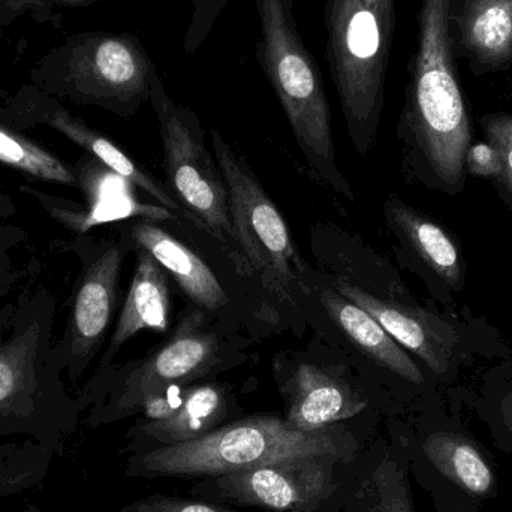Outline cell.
<instances>
[{
	"mask_svg": "<svg viewBox=\"0 0 512 512\" xmlns=\"http://www.w3.org/2000/svg\"><path fill=\"white\" fill-rule=\"evenodd\" d=\"M480 126L487 143L495 147L501 159V174L493 185L512 212V113L484 114Z\"/></svg>",
	"mask_w": 512,
	"mask_h": 512,
	"instance_id": "obj_26",
	"label": "cell"
},
{
	"mask_svg": "<svg viewBox=\"0 0 512 512\" xmlns=\"http://www.w3.org/2000/svg\"><path fill=\"white\" fill-rule=\"evenodd\" d=\"M234 406L224 385L192 384L182 405L165 420L137 421L126 432L122 453L143 454L159 448L188 444L231 423Z\"/></svg>",
	"mask_w": 512,
	"mask_h": 512,
	"instance_id": "obj_17",
	"label": "cell"
},
{
	"mask_svg": "<svg viewBox=\"0 0 512 512\" xmlns=\"http://www.w3.org/2000/svg\"><path fill=\"white\" fill-rule=\"evenodd\" d=\"M450 39L474 77L512 69V0H451Z\"/></svg>",
	"mask_w": 512,
	"mask_h": 512,
	"instance_id": "obj_16",
	"label": "cell"
},
{
	"mask_svg": "<svg viewBox=\"0 0 512 512\" xmlns=\"http://www.w3.org/2000/svg\"><path fill=\"white\" fill-rule=\"evenodd\" d=\"M26 239V233L17 225L0 222V285L15 279H26L32 274L33 268H15L12 249Z\"/></svg>",
	"mask_w": 512,
	"mask_h": 512,
	"instance_id": "obj_30",
	"label": "cell"
},
{
	"mask_svg": "<svg viewBox=\"0 0 512 512\" xmlns=\"http://www.w3.org/2000/svg\"><path fill=\"white\" fill-rule=\"evenodd\" d=\"M285 421L303 432H318L366 414L369 397L345 378L315 364L303 363L280 384Z\"/></svg>",
	"mask_w": 512,
	"mask_h": 512,
	"instance_id": "obj_15",
	"label": "cell"
},
{
	"mask_svg": "<svg viewBox=\"0 0 512 512\" xmlns=\"http://www.w3.org/2000/svg\"><path fill=\"white\" fill-rule=\"evenodd\" d=\"M56 315V295L33 282L0 315V438L27 436L63 457L87 406L51 360Z\"/></svg>",
	"mask_w": 512,
	"mask_h": 512,
	"instance_id": "obj_2",
	"label": "cell"
},
{
	"mask_svg": "<svg viewBox=\"0 0 512 512\" xmlns=\"http://www.w3.org/2000/svg\"><path fill=\"white\" fill-rule=\"evenodd\" d=\"M80 261V273L69 298V312L62 337L53 343L51 360L77 384L107 339L119 301L120 273L125 261V239L98 240L78 234L62 243Z\"/></svg>",
	"mask_w": 512,
	"mask_h": 512,
	"instance_id": "obj_10",
	"label": "cell"
},
{
	"mask_svg": "<svg viewBox=\"0 0 512 512\" xmlns=\"http://www.w3.org/2000/svg\"><path fill=\"white\" fill-rule=\"evenodd\" d=\"M343 512H415L405 445L396 432L370 445L366 466Z\"/></svg>",
	"mask_w": 512,
	"mask_h": 512,
	"instance_id": "obj_20",
	"label": "cell"
},
{
	"mask_svg": "<svg viewBox=\"0 0 512 512\" xmlns=\"http://www.w3.org/2000/svg\"><path fill=\"white\" fill-rule=\"evenodd\" d=\"M0 222H6V221H2V219H0Z\"/></svg>",
	"mask_w": 512,
	"mask_h": 512,
	"instance_id": "obj_34",
	"label": "cell"
},
{
	"mask_svg": "<svg viewBox=\"0 0 512 512\" xmlns=\"http://www.w3.org/2000/svg\"><path fill=\"white\" fill-rule=\"evenodd\" d=\"M171 310L170 274L152 255L138 249L134 276L116 328L98 370L83 388V393L95 390L107 379L113 370L114 358L135 334L141 331L165 333L170 328Z\"/></svg>",
	"mask_w": 512,
	"mask_h": 512,
	"instance_id": "obj_18",
	"label": "cell"
},
{
	"mask_svg": "<svg viewBox=\"0 0 512 512\" xmlns=\"http://www.w3.org/2000/svg\"><path fill=\"white\" fill-rule=\"evenodd\" d=\"M120 512H239L234 507L198 498L153 493L125 505Z\"/></svg>",
	"mask_w": 512,
	"mask_h": 512,
	"instance_id": "obj_28",
	"label": "cell"
},
{
	"mask_svg": "<svg viewBox=\"0 0 512 512\" xmlns=\"http://www.w3.org/2000/svg\"><path fill=\"white\" fill-rule=\"evenodd\" d=\"M8 512H56V511H45V510H41V508H39V507H33V505H27V507L23 508V510L8 511Z\"/></svg>",
	"mask_w": 512,
	"mask_h": 512,
	"instance_id": "obj_33",
	"label": "cell"
},
{
	"mask_svg": "<svg viewBox=\"0 0 512 512\" xmlns=\"http://www.w3.org/2000/svg\"><path fill=\"white\" fill-rule=\"evenodd\" d=\"M450 3L421 0L397 132L406 170L427 188L457 197L465 191L472 126L451 45Z\"/></svg>",
	"mask_w": 512,
	"mask_h": 512,
	"instance_id": "obj_1",
	"label": "cell"
},
{
	"mask_svg": "<svg viewBox=\"0 0 512 512\" xmlns=\"http://www.w3.org/2000/svg\"><path fill=\"white\" fill-rule=\"evenodd\" d=\"M149 101L158 120L171 195L186 218L227 248H233L237 261L227 186L207 149L200 117L191 108L171 99L158 68L153 69L150 78Z\"/></svg>",
	"mask_w": 512,
	"mask_h": 512,
	"instance_id": "obj_8",
	"label": "cell"
},
{
	"mask_svg": "<svg viewBox=\"0 0 512 512\" xmlns=\"http://www.w3.org/2000/svg\"><path fill=\"white\" fill-rule=\"evenodd\" d=\"M188 2H191L192 14L183 36L182 48L186 54H194L209 38L213 26L230 0H188Z\"/></svg>",
	"mask_w": 512,
	"mask_h": 512,
	"instance_id": "obj_29",
	"label": "cell"
},
{
	"mask_svg": "<svg viewBox=\"0 0 512 512\" xmlns=\"http://www.w3.org/2000/svg\"><path fill=\"white\" fill-rule=\"evenodd\" d=\"M384 213L388 227L415 259L448 289L462 292L466 264L454 237L441 224L397 197L385 201Z\"/></svg>",
	"mask_w": 512,
	"mask_h": 512,
	"instance_id": "obj_19",
	"label": "cell"
},
{
	"mask_svg": "<svg viewBox=\"0 0 512 512\" xmlns=\"http://www.w3.org/2000/svg\"><path fill=\"white\" fill-rule=\"evenodd\" d=\"M212 146L227 186L237 264L245 273L258 274L265 291L294 303V289L301 282L304 265L285 219L245 159L215 129Z\"/></svg>",
	"mask_w": 512,
	"mask_h": 512,
	"instance_id": "obj_7",
	"label": "cell"
},
{
	"mask_svg": "<svg viewBox=\"0 0 512 512\" xmlns=\"http://www.w3.org/2000/svg\"><path fill=\"white\" fill-rule=\"evenodd\" d=\"M325 59L355 150L378 138L396 30V0H325Z\"/></svg>",
	"mask_w": 512,
	"mask_h": 512,
	"instance_id": "obj_5",
	"label": "cell"
},
{
	"mask_svg": "<svg viewBox=\"0 0 512 512\" xmlns=\"http://www.w3.org/2000/svg\"><path fill=\"white\" fill-rule=\"evenodd\" d=\"M155 68L140 39L129 33H98L75 50L63 92L81 104L129 119L149 101Z\"/></svg>",
	"mask_w": 512,
	"mask_h": 512,
	"instance_id": "obj_12",
	"label": "cell"
},
{
	"mask_svg": "<svg viewBox=\"0 0 512 512\" xmlns=\"http://www.w3.org/2000/svg\"><path fill=\"white\" fill-rule=\"evenodd\" d=\"M0 120L18 131L35 128V126H48L57 134L77 144L87 155L98 159L113 173L128 180L132 186L140 188L141 191L155 198L165 209L174 213H183L176 198L152 174L141 168L107 135L101 134L96 129L90 128L83 120L72 116L56 99L35 90H23L5 107H0Z\"/></svg>",
	"mask_w": 512,
	"mask_h": 512,
	"instance_id": "obj_13",
	"label": "cell"
},
{
	"mask_svg": "<svg viewBox=\"0 0 512 512\" xmlns=\"http://www.w3.org/2000/svg\"><path fill=\"white\" fill-rule=\"evenodd\" d=\"M256 60L273 87L298 147L313 173L336 194L354 191L336 164L331 110L321 69L298 32L294 0H255Z\"/></svg>",
	"mask_w": 512,
	"mask_h": 512,
	"instance_id": "obj_4",
	"label": "cell"
},
{
	"mask_svg": "<svg viewBox=\"0 0 512 512\" xmlns=\"http://www.w3.org/2000/svg\"><path fill=\"white\" fill-rule=\"evenodd\" d=\"M54 456L53 448L32 438L0 445V499L41 486Z\"/></svg>",
	"mask_w": 512,
	"mask_h": 512,
	"instance_id": "obj_24",
	"label": "cell"
},
{
	"mask_svg": "<svg viewBox=\"0 0 512 512\" xmlns=\"http://www.w3.org/2000/svg\"><path fill=\"white\" fill-rule=\"evenodd\" d=\"M466 173L495 182L501 174V159L495 147L487 141L471 144L466 155Z\"/></svg>",
	"mask_w": 512,
	"mask_h": 512,
	"instance_id": "obj_31",
	"label": "cell"
},
{
	"mask_svg": "<svg viewBox=\"0 0 512 512\" xmlns=\"http://www.w3.org/2000/svg\"><path fill=\"white\" fill-rule=\"evenodd\" d=\"M475 414L486 424L498 450L512 457V382L502 376L489 378L475 402Z\"/></svg>",
	"mask_w": 512,
	"mask_h": 512,
	"instance_id": "obj_25",
	"label": "cell"
},
{
	"mask_svg": "<svg viewBox=\"0 0 512 512\" xmlns=\"http://www.w3.org/2000/svg\"><path fill=\"white\" fill-rule=\"evenodd\" d=\"M408 454L418 466L451 484L475 504L499 495L498 463L492 451L457 417L427 403L412 426H394Z\"/></svg>",
	"mask_w": 512,
	"mask_h": 512,
	"instance_id": "obj_11",
	"label": "cell"
},
{
	"mask_svg": "<svg viewBox=\"0 0 512 512\" xmlns=\"http://www.w3.org/2000/svg\"><path fill=\"white\" fill-rule=\"evenodd\" d=\"M375 439L369 430L358 429L354 424L303 432L289 426L285 418L277 415H251L237 418L188 444L131 454L126 459L125 477L201 480L306 454L355 457Z\"/></svg>",
	"mask_w": 512,
	"mask_h": 512,
	"instance_id": "obj_3",
	"label": "cell"
},
{
	"mask_svg": "<svg viewBox=\"0 0 512 512\" xmlns=\"http://www.w3.org/2000/svg\"><path fill=\"white\" fill-rule=\"evenodd\" d=\"M203 324V313H191L155 354L113 370L95 390L81 391L89 411L87 426L95 429L134 417L150 394L188 387L209 375L218 364L219 346L215 334L203 331Z\"/></svg>",
	"mask_w": 512,
	"mask_h": 512,
	"instance_id": "obj_9",
	"label": "cell"
},
{
	"mask_svg": "<svg viewBox=\"0 0 512 512\" xmlns=\"http://www.w3.org/2000/svg\"><path fill=\"white\" fill-rule=\"evenodd\" d=\"M337 292L366 310L405 351L417 355L436 378L450 381L457 348L453 327L426 310L382 300L351 283L340 282Z\"/></svg>",
	"mask_w": 512,
	"mask_h": 512,
	"instance_id": "obj_14",
	"label": "cell"
},
{
	"mask_svg": "<svg viewBox=\"0 0 512 512\" xmlns=\"http://www.w3.org/2000/svg\"><path fill=\"white\" fill-rule=\"evenodd\" d=\"M370 445L355 457L306 454L264 463L248 471L201 478L188 493L191 498L234 508L343 512L363 474Z\"/></svg>",
	"mask_w": 512,
	"mask_h": 512,
	"instance_id": "obj_6",
	"label": "cell"
},
{
	"mask_svg": "<svg viewBox=\"0 0 512 512\" xmlns=\"http://www.w3.org/2000/svg\"><path fill=\"white\" fill-rule=\"evenodd\" d=\"M321 303L331 321L373 363L399 376L412 387H426L423 370L366 310L333 289L322 292Z\"/></svg>",
	"mask_w": 512,
	"mask_h": 512,
	"instance_id": "obj_22",
	"label": "cell"
},
{
	"mask_svg": "<svg viewBox=\"0 0 512 512\" xmlns=\"http://www.w3.org/2000/svg\"><path fill=\"white\" fill-rule=\"evenodd\" d=\"M126 233L131 243L152 255L173 276L198 307L215 312L228 303L212 268L170 233L146 221L135 222Z\"/></svg>",
	"mask_w": 512,
	"mask_h": 512,
	"instance_id": "obj_21",
	"label": "cell"
},
{
	"mask_svg": "<svg viewBox=\"0 0 512 512\" xmlns=\"http://www.w3.org/2000/svg\"><path fill=\"white\" fill-rule=\"evenodd\" d=\"M409 471L411 478H414L432 499L436 512H483L480 505L475 504L456 487L445 483L432 472L418 466H409Z\"/></svg>",
	"mask_w": 512,
	"mask_h": 512,
	"instance_id": "obj_27",
	"label": "cell"
},
{
	"mask_svg": "<svg viewBox=\"0 0 512 512\" xmlns=\"http://www.w3.org/2000/svg\"><path fill=\"white\" fill-rule=\"evenodd\" d=\"M0 168L14 171L29 182L50 183L80 191L74 165L54 155L23 132L0 120Z\"/></svg>",
	"mask_w": 512,
	"mask_h": 512,
	"instance_id": "obj_23",
	"label": "cell"
},
{
	"mask_svg": "<svg viewBox=\"0 0 512 512\" xmlns=\"http://www.w3.org/2000/svg\"><path fill=\"white\" fill-rule=\"evenodd\" d=\"M14 213L15 206L14 203H12L11 197L6 195L3 189L0 188V219H2V221H9Z\"/></svg>",
	"mask_w": 512,
	"mask_h": 512,
	"instance_id": "obj_32",
	"label": "cell"
}]
</instances>
